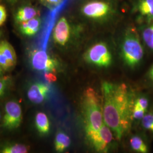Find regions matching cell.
Listing matches in <instances>:
<instances>
[{
  "label": "cell",
  "mask_w": 153,
  "mask_h": 153,
  "mask_svg": "<svg viewBox=\"0 0 153 153\" xmlns=\"http://www.w3.org/2000/svg\"><path fill=\"white\" fill-rule=\"evenodd\" d=\"M86 61L100 67H107L111 64L112 55L107 45L98 43L93 45L84 55Z\"/></svg>",
  "instance_id": "4"
},
{
  "label": "cell",
  "mask_w": 153,
  "mask_h": 153,
  "mask_svg": "<svg viewBox=\"0 0 153 153\" xmlns=\"http://www.w3.org/2000/svg\"><path fill=\"white\" fill-rule=\"evenodd\" d=\"M82 107L86 134L98 131L103 125V108L98 94L92 88L83 93Z\"/></svg>",
  "instance_id": "2"
},
{
  "label": "cell",
  "mask_w": 153,
  "mask_h": 153,
  "mask_svg": "<svg viewBox=\"0 0 153 153\" xmlns=\"http://www.w3.org/2000/svg\"><path fill=\"white\" fill-rule=\"evenodd\" d=\"M102 90L104 123L120 140L130 126L131 111L127 87L124 83L104 82Z\"/></svg>",
  "instance_id": "1"
},
{
  "label": "cell",
  "mask_w": 153,
  "mask_h": 153,
  "mask_svg": "<svg viewBox=\"0 0 153 153\" xmlns=\"http://www.w3.org/2000/svg\"><path fill=\"white\" fill-rule=\"evenodd\" d=\"M2 69L0 68V75H1V73H2Z\"/></svg>",
  "instance_id": "29"
},
{
  "label": "cell",
  "mask_w": 153,
  "mask_h": 153,
  "mask_svg": "<svg viewBox=\"0 0 153 153\" xmlns=\"http://www.w3.org/2000/svg\"><path fill=\"white\" fill-rule=\"evenodd\" d=\"M71 36V27L65 17H62L55 26L53 38L55 42L60 45H65Z\"/></svg>",
  "instance_id": "9"
},
{
  "label": "cell",
  "mask_w": 153,
  "mask_h": 153,
  "mask_svg": "<svg viewBox=\"0 0 153 153\" xmlns=\"http://www.w3.org/2000/svg\"><path fill=\"white\" fill-rule=\"evenodd\" d=\"M10 1H16V0H10Z\"/></svg>",
  "instance_id": "30"
},
{
  "label": "cell",
  "mask_w": 153,
  "mask_h": 153,
  "mask_svg": "<svg viewBox=\"0 0 153 153\" xmlns=\"http://www.w3.org/2000/svg\"><path fill=\"white\" fill-rule=\"evenodd\" d=\"M142 38L148 47L153 49V22L149 23V25L143 30Z\"/></svg>",
  "instance_id": "18"
},
{
  "label": "cell",
  "mask_w": 153,
  "mask_h": 153,
  "mask_svg": "<svg viewBox=\"0 0 153 153\" xmlns=\"http://www.w3.org/2000/svg\"><path fill=\"white\" fill-rule=\"evenodd\" d=\"M149 78L153 82V66L152 67L149 72Z\"/></svg>",
  "instance_id": "28"
},
{
  "label": "cell",
  "mask_w": 153,
  "mask_h": 153,
  "mask_svg": "<svg viewBox=\"0 0 153 153\" xmlns=\"http://www.w3.org/2000/svg\"><path fill=\"white\" fill-rule=\"evenodd\" d=\"M38 14V12L33 7L25 6L19 9L16 15V22L21 23L26 22L33 18H35Z\"/></svg>",
  "instance_id": "13"
},
{
  "label": "cell",
  "mask_w": 153,
  "mask_h": 153,
  "mask_svg": "<svg viewBox=\"0 0 153 153\" xmlns=\"http://www.w3.org/2000/svg\"><path fill=\"white\" fill-rule=\"evenodd\" d=\"M109 3L104 1L94 0L86 2L82 7L81 11L84 16L93 19H101L108 16L111 13Z\"/></svg>",
  "instance_id": "5"
},
{
  "label": "cell",
  "mask_w": 153,
  "mask_h": 153,
  "mask_svg": "<svg viewBox=\"0 0 153 153\" xmlns=\"http://www.w3.org/2000/svg\"><path fill=\"white\" fill-rule=\"evenodd\" d=\"M9 78L5 76L0 78V97H1L5 91L7 86Z\"/></svg>",
  "instance_id": "25"
},
{
  "label": "cell",
  "mask_w": 153,
  "mask_h": 153,
  "mask_svg": "<svg viewBox=\"0 0 153 153\" xmlns=\"http://www.w3.org/2000/svg\"><path fill=\"white\" fill-rule=\"evenodd\" d=\"M29 146L20 143H15L5 146L2 149L3 153H26L29 150Z\"/></svg>",
  "instance_id": "17"
},
{
  "label": "cell",
  "mask_w": 153,
  "mask_h": 153,
  "mask_svg": "<svg viewBox=\"0 0 153 153\" xmlns=\"http://www.w3.org/2000/svg\"><path fill=\"white\" fill-rule=\"evenodd\" d=\"M126 64L131 67L137 65L143 56V49L137 33L133 30L126 33L121 47Z\"/></svg>",
  "instance_id": "3"
},
{
  "label": "cell",
  "mask_w": 153,
  "mask_h": 153,
  "mask_svg": "<svg viewBox=\"0 0 153 153\" xmlns=\"http://www.w3.org/2000/svg\"><path fill=\"white\" fill-rule=\"evenodd\" d=\"M44 5L49 8H54L59 5L63 0H40Z\"/></svg>",
  "instance_id": "24"
},
{
  "label": "cell",
  "mask_w": 153,
  "mask_h": 153,
  "mask_svg": "<svg viewBox=\"0 0 153 153\" xmlns=\"http://www.w3.org/2000/svg\"><path fill=\"white\" fill-rule=\"evenodd\" d=\"M31 61L33 68L35 70L52 73L56 71L57 62L44 51L35 50L32 52Z\"/></svg>",
  "instance_id": "7"
},
{
  "label": "cell",
  "mask_w": 153,
  "mask_h": 153,
  "mask_svg": "<svg viewBox=\"0 0 153 153\" xmlns=\"http://www.w3.org/2000/svg\"><path fill=\"white\" fill-rule=\"evenodd\" d=\"M142 120V124L143 128L153 133V112H150L145 115Z\"/></svg>",
  "instance_id": "20"
},
{
  "label": "cell",
  "mask_w": 153,
  "mask_h": 153,
  "mask_svg": "<svg viewBox=\"0 0 153 153\" xmlns=\"http://www.w3.org/2000/svg\"><path fill=\"white\" fill-rule=\"evenodd\" d=\"M49 93V87L47 85L42 83H35L28 90V98L33 103L40 104L46 99Z\"/></svg>",
  "instance_id": "10"
},
{
  "label": "cell",
  "mask_w": 153,
  "mask_h": 153,
  "mask_svg": "<svg viewBox=\"0 0 153 153\" xmlns=\"http://www.w3.org/2000/svg\"><path fill=\"white\" fill-rule=\"evenodd\" d=\"M40 24V19L39 18L35 17L26 22L21 23L20 30L23 34L26 36H33L38 33Z\"/></svg>",
  "instance_id": "12"
},
{
  "label": "cell",
  "mask_w": 153,
  "mask_h": 153,
  "mask_svg": "<svg viewBox=\"0 0 153 153\" xmlns=\"http://www.w3.org/2000/svg\"><path fill=\"white\" fill-rule=\"evenodd\" d=\"M6 11L3 6L0 5V26H2L6 19Z\"/></svg>",
  "instance_id": "26"
},
{
  "label": "cell",
  "mask_w": 153,
  "mask_h": 153,
  "mask_svg": "<svg viewBox=\"0 0 153 153\" xmlns=\"http://www.w3.org/2000/svg\"><path fill=\"white\" fill-rule=\"evenodd\" d=\"M0 117H1V115H0Z\"/></svg>",
  "instance_id": "32"
},
{
  "label": "cell",
  "mask_w": 153,
  "mask_h": 153,
  "mask_svg": "<svg viewBox=\"0 0 153 153\" xmlns=\"http://www.w3.org/2000/svg\"><path fill=\"white\" fill-rule=\"evenodd\" d=\"M44 76L47 81L49 83L55 82L57 80V77L52 72H45Z\"/></svg>",
  "instance_id": "27"
},
{
  "label": "cell",
  "mask_w": 153,
  "mask_h": 153,
  "mask_svg": "<svg viewBox=\"0 0 153 153\" xmlns=\"http://www.w3.org/2000/svg\"><path fill=\"white\" fill-rule=\"evenodd\" d=\"M0 68L4 71H9L13 67L11 66L10 63L6 57L5 55L3 53L2 51L0 48Z\"/></svg>",
  "instance_id": "21"
},
{
  "label": "cell",
  "mask_w": 153,
  "mask_h": 153,
  "mask_svg": "<svg viewBox=\"0 0 153 153\" xmlns=\"http://www.w3.org/2000/svg\"><path fill=\"white\" fill-rule=\"evenodd\" d=\"M0 48L10 63L11 66L14 67L16 65L17 58L13 47L8 42L3 40L0 42Z\"/></svg>",
  "instance_id": "14"
},
{
  "label": "cell",
  "mask_w": 153,
  "mask_h": 153,
  "mask_svg": "<svg viewBox=\"0 0 153 153\" xmlns=\"http://www.w3.org/2000/svg\"><path fill=\"white\" fill-rule=\"evenodd\" d=\"M1 32L0 31V36H1Z\"/></svg>",
  "instance_id": "31"
},
{
  "label": "cell",
  "mask_w": 153,
  "mask_h": 153,
  "mask_svg": "<svg viewBox=\"0 0 153 153\" xmlns=\"http://www.w3.org/2000/svg\"><path fill=\"white\" fill-rule=\"evenodd\" d=\"M134 105L146 111L148 108V105H149L148 100L146 98H144V97L139 98L137 99V100L136 101Z\"/></svg>",
  "instance_id": "23"
},
{
  "label": "cell",
  "mask_w": 153,
  "mask_h": 153,
  "mask_svg": "<svg viewBox=\"0 0 153 153\" xmlns=\"http://www.w3.org/2000/svg\"><path fill=\"white\" fill-rule=\"evenodd\" d=\"M145 111H146L134 105L132 111H131V116L133 117V119H137V120L142 119L143 116H145Z\"/></svg>",
  "instance_id": "22"
},
{
  "label": "cell",
  "mask_w": 153,
  "mask_h": 153,
  "mask_svg": "<svg viewBox=\"0 0 153 153\" xmlns=\"http://www.w3.org/2000/svg\"><path fill=\"white\" fill-rule=\"evenodd\" d=\"M3 126L8 130L18 128L22 123V112L20 104L16 101L8 102L5 105Z\"/></svg>",
  "instance_id": "6"
},
{
  "label": "cell",
  "mask_w": 153,
  "mask_h": 153,
  "mask_svg": "<svg viewBox=\"0 0 153 153\" xmlns=\"http://www.w3.org/2000/svg\"><path fill=\"white\" fill-rule=\"evenodd\" d=\"M130 142L131 148L134 150L142 153H146L148 152L147 146L140 137L138 136L132 137Z\"/></svg>",
  "instance_id": "19"
},
{
  "label": "cell",
  "mask_w": 153,
  "mask_h": 153,
  "mask_svg": "<svg viewBox=\"0 0 153 153\" xmlns=\"http://www.w3.org/2000/svg\"><path fill=\"white\" fill-rule=\"evenodd\" d=\"M35 124L37 130L41 134H46L49 131V120L45 114L38 112L35 117Z\"/></svg>",
  "instance_id": "15"
},
{
  "label": "cell",
  "mask_w": 153,
  "mask_h": 153,
  "mask_svg": "<svg viewBox=\"0 0 153 153\" xmlns=\"http://www.w3.org/2000/svg\"><path fill=\"white\" fill-rule=\"evenodd\" d=\"M87 134L88 140L98 152H105L112 140V134L109 126L105 124L102 126L98 131Z\"/></svg>",
  "instance_id": "8"
},
{
  "label": "cell",
  "mask_w": 153,
  "mask_h": 153,
  "mask_svg": "<svg viewBox=\"0 0 153 153\" xmlns=\"http://www.w3.org/2000/svg\"><path fill=\"white\" fill-rule=\"evenodd\" d=\"M137 10L149 23L153 22V0H138Z\"/></svg>",
  "instance_id": "11"
},
{
  "label": "cell",
  "mask_w": 153,
  "mask_h": 153,
  "mask_svg": "<svg viewBox=\"0 0 153 153\" xmlns=\"http://www.w3.org/2000/svg\"><path fill=\"white\" fill-rule=\"evenodd\" d=\"M71 143L70 137L63 132H59L55 138V150L58 152H62L70 146Z\"/></svg>",
  "instance_id": "16"
}]
</instances>
